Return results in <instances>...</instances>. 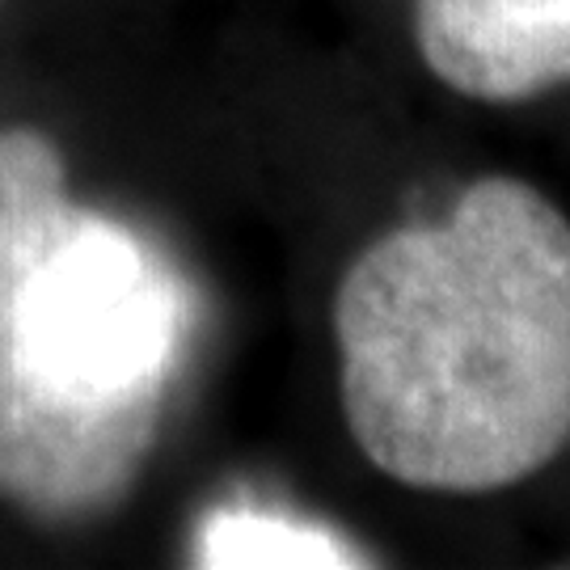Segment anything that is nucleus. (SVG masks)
<instances>
[{
	"instance_id": "7ed1b4c3",
	"label": "nucleus",
	"mask_w": 570,
	"mask_h": 570,
	"mask_svg": "<svg viewBox=\"0 0 570 570\" xmlns=\"http://www.w3.org/2000/svg\"><path fill=\"white\" fill-rule=\"evenodd\" d=\"M165 393L81 397L35 376L0 334V499L47 524L119 508L157 444Z\"/></svg>"
},
{
	"instance_id": "f257e3e1",
	"label": "nucleus",
	"mask_w": 570,
	"mask_h": 570,
	"mask_svg": "<svg viewBox=\"0 0 570 570\" xmlns=\"http://www.w3.org/2000/svg\"><path fill=\"white\" fill-rule=\"evenodd\" d=\"M346 428L385 478L487 494L570 444V220L482 178L444 225L385 233L334 296Z\"/></svg>"
},
{
	"instance_id": "20e7f679",
	"label": "nucleus",
	"mask_w": 570,
	"mask_h": 570,
	"mask_svg": "<svg viewBox=\"0 0 570 570\" xmlns=\"http://www.w3.org/2000/svg\"><path fill=\"white\" fill-rule=\"evenodd\" d=\"M435 81L473 102H529L570 85V0H414Z\"/></svg>"
},
{
	"instance_id": "423d86ee",
	"label": "nucleus",
	"mask_w": 570,
	"mask_h": 570,
	"mask_svg": "<svg viewBox=\"0 0 570 570\" xmlns=\"http://www.w3.org/2000/svg\"><path fill=\"white\" fill-rule=\"evenodd\" d=\"M367 562L338 529L275 508H220L195 532V567L207 570H346Z\"/></svg>"
},
{
	"instance_id": "f03ea898",
	"label": "nucleus",
	"mask_w": 570,
	"mask_h": 570,
	"mask_svg": "<svg viewBox=\"0 0 570 570\" xmlns=\"http://www.w3.org/2000/svg\"><path fill=\"white\" fill-rule=\"evenodd\" d=\"M0 334L35 376L68 393L148 397L169 393L186 296L131 228L77 212L68 237L0 317Z\"/></svg>"
},
{
	"instance_id": "39448f33",
	"label": "nucleus",
	"mask_w": 570,
	"mask_h": 570,
	"mask_svg": "<svg viewBox=\"0 0 570 570\" xmlns=\"http://www.w3.org/2000/svg\"><path fill=\"white\" fill-rule=\"evenodd\" d=\"M77 212L60 144L39 127H0V317L68 237Z\"/></svg>"
}]
</instances>
